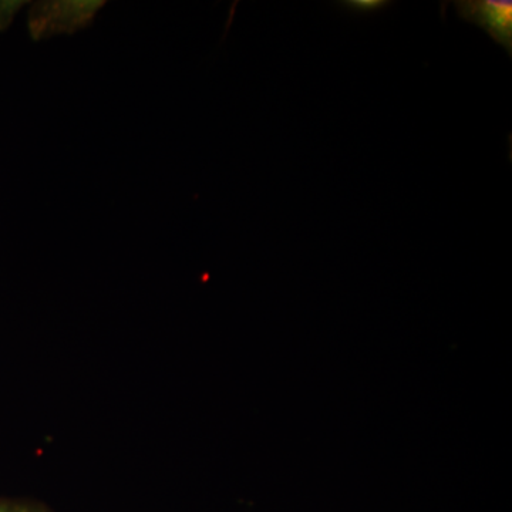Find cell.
I'll use <instances>...</instances> for the list:
<instances>
[{
  "mask_svg": "<svg viewBox=\"0 0 512 512\" xmlns=\"http://www.w3.org/2000/svg\"><path fill=\"white\" fill-rule=\"evenodd\" d=\"M97 0H57L36 3L30 10L29 28L35 39L56 35H70L86 28L103 8Z\"/></svg>",
  "mask_w": 512,
  "mask_h": 512,
  "instance_id": "1",
  "label": "cell"
},
{
  "mask_svg": "<svg viewBox=\"0 0 512 512\" xmlns=\"http://www.w3.org/2000/svg\"><path fill=\"white\" fill-rule=\"evenodd\" d=\"M453 5L461 19L483 29L512 56L511 0H456Z\"/></svg>",
  "mask_w": 512,
  "mask_h": 512,
  "instance_id": "2",
  "label": "cell"
},
{
  "mask_svg": "<svg viewBox=\"0 0 512 512\" xmlns=\"http://www.w3.org/2000/svg\"><path fill=\"white\" fill-rule=\"evenodd\" d=\"M340 8L350 10L356 15H372L393 6L392 0H342Z\"/></svg>",
  "mask_w": 512,
  "mask_h": 512,
  "instance_id": "3",
  "label": "cell"
},
{
  "mask_svg": "<svg viewBox=\"0 0 512 512\" xmlns=\"http://www.w3.org/2000/svg\"><path fill=\"white\" fill-rule=\"evenodd\" d=\"M23 5V2L20 3H2L0 5V26L5 25L6 20L12 18L15 15L16 10Z\"/></svg>",
  "mask_w": 512,
  "mask_h": 512,
  "instance_id": "4",
  "label": "cell"
},
{
  "mask_svg": "<svg viewBox=\"0 0 512 512\" xmlns=\"http://www.w3.org/2000/svg\"><path fill=\"white\" fill-rule=\"evenodd\" d=\"M0 512H28V511L18 510V508L8 507V505L0 504Z\"/></svg>",
  "mask_w": 512,
  "mask_h": 512,
  "instance_id": "5",
  "label": "cell"
}]
</instances>
